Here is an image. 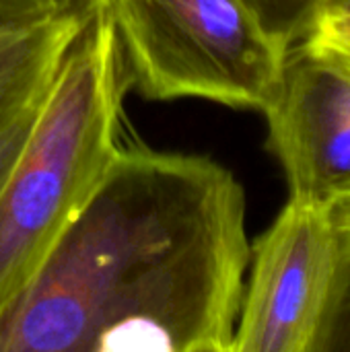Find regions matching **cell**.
I'll list each match as a JSON object with an SVG mask.
<instances>
[{
	"mask_svg": "<svg viewBox=\"0 0 350 352\" xmlns=\"http://www.w3.org/2000/svg\"><path fill=\"white\" fill-rule=\"evenodd\" d=\"M248 270L233 352H314L336 274L328 206L289 196Z\"/></svg>",
	"mask_w": 350,
	"mask_h": 352,
	"instance_id": "obj_4",
	"label": "cell"
},
{
	"mask_svg": "<svg viewBox=\"0 0 350 352\" xmlns=\"http://www.w3.org/2000/svg\"><path fill=\"white\" fill-rule=\"evenodd\" d=\"M45 89L31 103H27L14 116H10L4 124H0V188L6 179V175L10 173L21 148L29 136V130L33 126V120H35V113H37V107H39V101H41Z\"/></svg>",
	"mask_w": 350,
	"mask_h": 352,
	"instance_id": "obj_9",
	"label": "cell"
},
{
	"mask_svg": "<svg viewBox=\"0 0 350 352\" xmlns=\"http://www.w3.org/2000/svg\"><path fill=\"white\" fill-rule=\"evenodd\" d=\"M14 113H17V111H14ZM14 113H12V116H14ZM6 120H8V118H6ZM6 120H4V122H6ZM4 122H0V124H4Z\"/></svg>",
	"mask_w": 350,
	"mask_h": 352,
	"instance_id": "obj_11",
	"label": "cell"
},
{
	"mask_svg": "<svg viewBox=\"0 0 350 352\" xmlns=\"http://www.w3.org/2000/svg\"><path fill=\"white\" fill-rule=\"evenodd\" d=\"M336 239V274L314 352H350V194L328 204Z\"/></svg>",
	"mask_w": 350,
	"mask_h": 352,
	"instance_id": "obj_6",
	"label": "cell"
},
{
	"mask_svg": "<svg viewBox=\"0 0 350 352\" xmlns=\"http://www.w3.org/2000/svg\"><path fill=\"white\" fill-rule=\"evenodd\" d=\"M60 4L62 0H0V33L37 23Z\"/></svg>",
	"mask_w": 350,
	"mask_h": 352,
	"instance_id": "obj_10",
	"label": "cell"
},
{
	"mask_svg": "<svg viewBox=\"0 0 350 352\" xmlns=\"http://www.w3.org/2000/svg\"><path fill=\"white\" fill-rule=\"evenodd\" d=\"M301 43L350 74V0H320Z\"/></svg>",
	"mask_w": 350,
	"mask_h": 352,
	"instance_id": "obj_7",
	"label": "cell"
},
{
	"mask_svg": "<svg viewBox=\"0 0 350 352\" xmlns=\"http://www.w3.org/2000/svg\"><path fill=\"white\" fill-rule=\"evenodd\" d=\"M268 151L289 196L330 204L350 194V74L297 41L285 54L276 89L262 109Z\"/></svg>",
	"mask_w": 350,
	"mask_h": 352,
	"instance_id": "obj_5",
	"label": "cell"
},
{
	"mask_svg": "<svg viewBox=\"0 0 350 352\" xmlns=\"http://www.w3.org/2000/svg\"><path fill=\"white\" fill-rule=\"evenodd\" d=\"M128 91L109 0H91L0 188V318L118 157Z\"/></svg>",
	"mask_w": 350,
	"mask_h": 352,
	"instance_id": "obj_2",
	"label": "cell"
},
{
	"mask_svg": "<svg viewBox=\"0 0 350 352\" xmlns=\"http://www.w3.org/2000/svg\"><path fill=\"white\" fill-rule=\"evenodd\" d=\"M128 89L262 111L287 50L243 0H109Z\"/></svg>",
	"mask_w": 350,
	"mask_h": 352,
	"instance_id": "obj_3",
	"label": "cell"
},
{
	"mask_svg": "<svg viewBox=\"0 0 350 352\" xmlns=\"http://www.w3.org/2000/svg\"><path fill=\"white\" fill-rule=\"evenodd\" d=\"M245 219L219 161L124 144L0 318V352H233Z\"/></svg>",
	"mask_w": 350,
	"mask_h": 352,
	"instance_id": "obj_1",
	"label": "cell"
},
{
	"mask_svg": "<svg viewBox=\"0 0 350 352\" xmlns=\"http://www.w3.org/2000/svg\"><path fill=\"white\" fill-rule=\"evenodd\" d=\"M266 33L289 50L301 41L316 16L320 0H243Z\"/></svg>",
	"mask_w": 350,
	"mask_h": 352,
	"instance_id": "obj_8",
	"label": "cell"
}]
</instances>
